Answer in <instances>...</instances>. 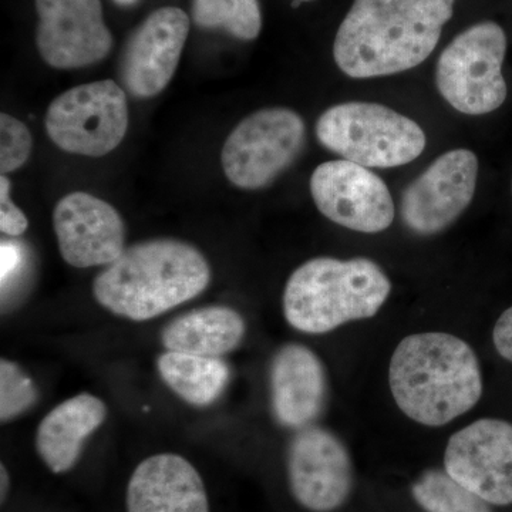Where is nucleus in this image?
Segmentation results:
<instances>
[{"label": "nucleus", "instance_id": "nucleus-1", "mask_svg": "<svg viewBox=\"0 0 512 512\" xmlns=\"http://www.w3.org/2000/svg\"><path fill=\"white\" fill-rule=\"evenodd\" d=\"M456 0H355L336 33L333 57L352 79L392 76L434 52Z\"/></svg>", "mask_w": 512, "mask_h": 512}, {"label": "nucleus", "instance_id": "nucleus-2", "mask_svg": "<svg viewBox=\"0 0 512 512\" xmlns=\"http://www.w3.org/2000/svg\"><path fill=\"white\" fill-rule=\"evenodd\" d=\"M389 384L397 407L427 427L446 426L483 396L476 352L466 340L444 332L404 338L390 360Z\"/></svg>", "mask_w": 512, "mask_h": 512}, {"label": "nucleus", "instance_id": "nucleus-3", "mask_svg": "<svg viewBox=\"0 0 512 512\" xmlns=\"http://www.w3.org/2000/svg\"><path fill=\"white\" fill-rule=\"evenodd\" d=\"M210 282L200 249L180 239H150L106 266L94 278L93 295L113 315L146 322L197 298Z\"/></svg>", "mask_w": 512, "mask_h": 512}, {"label": "nucleus", "instance_id": "nucleus-4", "mask_svg": "<svg viewBox=\"0 0 512 512\" xmlns=\"http://www.w3.org/2000/svg\"><path fill=\"white\" fill-rule=\"evenodd\" d=\"M392 292V282L372 259L320 256L292 272L282 306L286 322L322 335L353 320L373 318Z\"/></svg>", "mask_w": 512, "mask_h": 512}, {"label": "nucleus", "instance_id": "nucleus-5", "mask_svg": "<svg viewBox=\"0 0 512 512\" xmlns=\"http://www.w3.org/2000/svg\"><path fill=\"white\" fill-rule=\"evenodd\" d=\"M323 147L366 168L412 163L426 148L423 128L383 104L349 101L323 111L316 123Z\"/></svg>", "mask_w": 512, "mask_h": 512}, {"label": "nucleus", "instance_id": "nucleus-6", "mask_svg": "<svg viewBox=\"0 0 512 512\" xmlns=\"http://www.w3.org/2000/svg\"><path fill=\"white\" fill-rule=\"evenodd\" d=\"M507 36L494 22L471 26L443 50L437 62L439 93L453 109L468 116H483L507 100L503 76Z\"/></svg>", "mask_w": 512, "mask_h": 512}, {"label": "nucleus", "instance_id": "nucleus-7", "mask_svg": "<svg viewBox=\"0 0 512 512\" xmlns=\"http://www.w3.org/2000/svg\"><path fill=\"white\" fill-rule=\"evenodd\" d=\"M305 141L306 124L296 111L258 110L229 134L222 147V168L235 187L261 190L295 163Z\"/></svg>", "mask_w": 512, "mask_h": 512}, {"label": "nucleus", "instance_id": "nucleus-8", "mask_svg": "<svg viewBox=\"0 0 512 512\" xmlns=\"http://www.w3.org/2000/svg\"><path fill=\"white\" fill-rule=\"evenodd\" d=\"M128 128L126 92L113 80L73 87L50 103L46 130L60 150L99 158L120 146Z\"/></svg>", "mask_w": 512, "mask_h": 512}, {"label": "nucleus", "instance_id": "nucleus-9", "mask_svg": "<svg viewBox=\"0 0 512 512\" xmlns=\"http://www.w3.org/2000/svg\"><path fill=\"white\" fill-rule=\"evenodd\" d=\"M478 158L466 148L437 157L402 194L404 225L421 237L444 231L460 218L473 201Z\"/></svg>", "mask_w": 512, "mask_h": 512}, {"label": "nucleus", "instance_id": "nucleus-10", "mask_svg": "<svg viewBox=\"0 0 512 512\" xmlns=\"http://www.w3.org/2000/svg\"><path fill=\"white\" fill-rule=\"evenodd\" d=\"M311 194L328 220L350 231L379 234L393 224V198L386 183L352 161H326L316 167Z\"/></svg>", "mask_w": 512, "mask_h": 512}, {"label": "nucleus", "instance_id": "nucleus-11", "mask_svg": "<svg viewBox=\"0 0 512 512\" xmlns=\"http://www.w3.org/2000/svg\"><path fill=\"white\" fill-rule=\"evenodd\" d=\"M444 470L491 505L512 504V423L480 419L448 440Z\"/></svg>", "mask_w": 512, "mask_h": 512}, {"label": "nucleus", "instance_id": "nucleus-12", "mask_svg": "<svg viewBox=\"0 0 512 512\" xmlns=\"http://www.w3.org/2000/svg\"><path fill=\"white\" fill-rule=\"evenodd\" d=\"M289 487L306 510L332 512L348 501L353 464L336 434L319 426L296 431L288 448Z\"/></svg>", "mask_w": 512, "mask_h": 512}, {"label": "nucleus", "instance_id": "nucleus-13", "mask_svg": "<svg viewBox=\"0 0 512 512\" xmlns=\"http://www.w3.org/2000/svg\"><path fill=\"white\" fill-rule=\"evenodd\" d=\"M39 55L55 69L92 66L109 56L113 36L101 0H36Z\"/></svg>", "mask_w": 512, "mask_h": 512}, {"label": "nucleus", "instance_id": "nucleus-14", "mask_svg": "<svg viewBox=\"0 0 512 512\" xmlns=\"http://www.w3.org/2000/svg\"><path fill=\"white\" fill-rule=\"evenodd\" d=\"M190 19L183 9L165 6L138 25L128 37L120 57L119 74L124 89L138 99H150L165 90L173 79Z\"/></svg>", "mask_w": 512, "mask_h": 512}, {"label": "nucleus", "instance_id": "nucleus-15", "mask_svg": "<svg viewBox=\"0 0 512 512\" xmlns=\"http://www.w3.org/2000/svg\"><path fill=\"white\" fill-rule=\"evenodd\" d=\"M53 228L60 255L74 268L109 266L126 249V225L109 202L70 192L57 202Z\"/></svg>", "mask_w": 512, "mask_h": 512}, {"label": "nucleus", "instance_id": "nucleus-16", "mask_svg": "<svg viewBox=\"0 0 512 512\" xmlns=\"http://www.w3.org/2000/svg\"><path fill=\"white\" fill-rule=\"evenodd\" d=\"M328 373L313 350L288 343L269 366V394L275 420L285 429L313 426L328 403Z\"/></svg>", "mask_w": 512, "mask_h": 512}, {"label": "nucleus", "instance_id": "nucleus-17", "mask_svg": "<svg viewBox=\"0 0 512 512\" xmlns=\"http://www.w3.org/2000/svg\"><path fill=\"white\" fill-rule=\"evenodd\" d=\"M127 512H210L202 478L190 461L173 453L138 464L128 481Z\"/></svg>", "mask_w": 512, "mask_h": 512}, {"label": "nucleus", "instance_id": "nucleus-18", "mask_svg": "<svg viewBox=\"0 0 512 512\" xmlns=\"http://www.w3.org/2000/svg\"><path fill=\"white\" fill-rule=\"evenodd\" d=\"M107 406L90 393L57 404L40 421L36 433V450L53 473H66L77 463L87 439L103 426Z\"/></svg>", "mask_w": 512, "mask_h": 512}, {"label": "nucleus", "instance_id": "nucleus-19", "mask_svg": "<svg viewBox=\"0 0 512 512\" xmlns=\"http://www.w3.org/2000/svg\"><path fill=\"white\" fill-rule=\"evenodd\" d=\"M247 323L229 306H205L171 320L161 333L165 350L224 357L241 345Z\"/></svg>", "mask_w": 512, "mask_h": 512}, {"label": "nucleus", "instance_id": "nucleus-20", "mask_svg": "<svg viewBox=\"0 0 512 512\" xmlns=\"http://www.w3.org/2000/svg\"><path fill=\"white\" fill-rule=\"evenodd\" d=\"M157 370L170 390L195 407H208L217 402L231 379V370L222 357L171 350L157 357Z\"/></svg>", "mask_w": 512, "mask_h": 512}, {"label": "nucleus", "instance_id": "nucleus-21", "mask_svg": "<svg viewBox=\"0 0 512 512\" xmlns=\"http://www.w3.org/2000/svg\"><path fill=\"white\" fill-rule=\"evenodd\" d=\"M192 20L202 29H222L239 40H254L262 29L259 0H192Z\"/></svg>", "mask_w": 512, "mask_h": 512}, {"label": "nucleus", "instance_id": "nucleus-22", "mask_svg": "<svg viewBox=\"0 0 512 512\" xmlns=\"http://www.w3.org/2000/svg\"><path fill=\"white\" fill-rule=\"evenodd\" d=\"M412 494L426 512H493L491 504L448 476L446 470L426 471L413 484Z\"/></svg>", "mask_w": 512, "mask_h": 512}, {"label": "nucleus", "instance_id": "nucleus-23", "mask_svg": "<svg viewBox=\"0 0 512 512\" xmlns=\"http://www.w3.org/2000/svg\"><path fill=\"white\" fill-rule=\"evenodd\" d=\"M37 389L18 363L0 360V420L9 423L37 402Z\"/></svg>", "mask_w": 512, "mask_h": 512}, {"label": "nucleus", "instance_id": "nucleus-24", "mask_svg": "<svg viewBox=\"0 0 512 512\" xmlns=\"http://www.w3.org/2000/svg\"><path fill=\"white\" fill-rule=\"evenodd\" d=\"M32 134L25 123L2 113L0 116V171L2 175L19 170L32 153Z\"/></svg>", "mask_w": 512, "mask_h": 512}, {"label": "nucleus", "instance_id": "nucleus-25", "mask_svg": "<svg viewBox=\"0 0 512 512\" xmlns=\"http://www.w3.org/2000/svg\"><path fill=\"white\" fill-rule=\"evenodd\" d=\"M29 227L25 212L16 207L10 198V181L6 175L0 178V231L10 238L25 234Z\"/></svg>", "mask_w": 512, "mask_h": 512}, {"label": "nucleus", "instance_id": "nucleus-26", "mask_svg": "<svg viewBox=\"0 0 512 512\" xmlns=\"http://www.w3.org/2000/svg\"><path fill=\"white\" fill-rule=\"evenodd\" d=\"M2 289H6L10 282L18 278L25 265V251L22 245L12 239L2 241Z\"/></svg>", "mask_w": 512, "mask_h": 512}, {"label": "nucleus", "instance_id": "nucleus-27", "mask_svg": "<svg viewBox=\"0 0 512 512\" xmlns=\"http://www.w3.org/2000/svg\"><path fill=\"white\" fill-rule=\"evenodd\" d=\"M493 342L498 355L512 363V306L495 323Z\"/></svg>", "mask_w": 512, "mask_h": 512}, {"label": "nucleus", "instance_id": "nucleus-28", "mask_svg": "<svg viewBox=\"0 0 512 512\" xmlns=\"http://www.w3.org/2000/svg\"><path fill=\"white\" fill-rule=\"evenodd\" d=\"M0 470H2V500H3V498H5L6 491H8L9 478H8V473H6L5 466H2V468H0Z\"/></svg>", "mask_w": 512, "mask_h": 512}, {"label": "nucleus", "instance_id": "nucleus-29", "mask_svg": "<svg viewBox=\"0 0 512 512\" xmlns=\"http://www.w3.org/2000/svg\"><path fill=\"white\" fill-rule=\"evenodd\" d=\"M113 2L119 6H130L133 5V3H136L137 0H113Z\"/></svg>", "mask_w": 512, "mask_h": 512}, {"label": "nucleus", "instance_id": "nucleus-30", "mask_svg": "<svg viewBox=\"0 0 512 512\" xmlns=\"http://www.w3.org/2000/svg\"><path fill=\"white\" fill-rule=\"evenodd\" d=\"M296 2H299L302 5V3L313 2V0H296Z\"/></svg>", "mask_w": 512, "mask_h": 512}]
</instances>
